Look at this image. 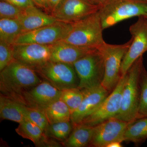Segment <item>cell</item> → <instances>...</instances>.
<instances>
[{
  "instance_id": "obj_9",
  "label": "cell",
  "mask_w": 147,
  "mask_h": 147,
  "mask_svg": "<svg viewBox=\"0 0 147 147\" xmlns=\"http://www.w3.org/2000/svg\"><path fill=\"white\" fill-rule=\"evenodd\" d=\"M127 78V72L125 75L121 76L115 88L98 108L80 123L95 126L109 119L116 117L120 110L123 90Z\"/></svg>"
},
{
  "instance_id": "obj_24",
  "label": "cell",
  "mask_w": 147,
  "mask_h": 147,
  "mask_svg": "<svg viewBox=\"0 0 147 147\" xmlns=\"http://www.w3.org/2000/svg\"><path fill=\"white\" fill-rule=\"evenodd\" d=\"M73 129L71 121L49 124L44 134L47 137L62 143L68 138Z\"/></svg>"
},
{
  "instance_id": "obj_32",
  "label": "cell",
  "mask_w": 147,
  "mask_h": 147,
  "mask_svg": "<svg viewBox=\"0 0 147 147\" xmlns=\"http://www.w3.org/2000/svg\"><path fill=\"white\" fill-rule=\"evenodd\" d=\"M34 5L42 9L45 11L50 12L48 0H32Z\"/></svg>"
},
{
  "instance_id": "obj_16",
  "label": "cell",
  "mask_w": 147,
  "mask_h": 147,
  "mask_svg": "<svg viewBox=\"0 0 147 147\" xmlns=\"http://www.w3.org/2000/svg\"><path fill=\"white\" fill-rule=\"evenodd\" d=\"M50 61L72 65L81 59L98 49L79 47L60 41L50 45Z\"/></svg>"
},
{
  "instance_id": "obj_25",
  "label": "cell",
  "mask_w": 147,
  "mask_h": 147,
  "mask_svg": "<svg viewBox=\"0 0 147 147\" xmlns=\"http://www.w3.org/2000/svg\"><path fill=\"white\" fill-rule=\"evenodd\" d=\"M84 97L83 91L74 88L62 91L60 99L68 106L71 115L79 108Z\"/></svg>"
},
{
  "instance_id": "obj_5",
  "label": "cell",
  "mask_w": 147,
  "mask_h": 147,
  "mask_svg": "<svg viewBox=\"0 0 147 147\" xmlns=\"http://www.w3.org/2000/svg\"><path fill=\"white\" fill-rule=\"evenodd\" d=\"M73 65L79 79V89H89L101 85L105 66L103 55L100 50L97 49L86 55Z\"/></svg>"
},
{
  "instance_id": "obj_30",
  "label": "cell",
  "mask_w": 147,
  "mask_h": 147,
  "mask_svg": "<svg viewBox=\"0 0 147 147\" xmlns=\"http://www.w3.org/2000/svg\"><path fill=\"white\" fill-rule=\"evenodd\" d=\"M55 139L45 135L36 145L38 147H60L63 146L61 143L58 142Z\"/></svg>"
},
{
  "instance_id": "obj_21",
  "label": "cell",
  "mask_w": 147,
  "mask_h": 147,
  "mask_svg": "<svg viewBox=\"0 0 147 147\" xmlns=\"http://www.w3.org/2000/svg\"><path fill=\"white\" fill-rule=\"evenodd\" d=\"M43 111L49 124L71 121L70 110L60 99L51 103Z\"/></svg>"
},
{
  "instance_id": "obj_15",
  "label": "cell",
  "mask_w": 147,
  "mask_h": 147,
  "mask_svg": "<svg viewBox=\"0 0 147 147\" xmlns=\"http://www.w3.org/2000/svg\"><path fill=\"white\" fill-rule=\"evenodd\" d=\"M82 90L84 97L82 103L71 115V122L73 125L80 123L94 112L110 93L101 85Z\"/></svg>"
},
{
  "instance_id": "obj_23",
  "label": "cell",
  "mask_w": 147,
  "mask_h": 147,
  "mask_svg": "<svg viewBox=\"0 0 147 147\" xmlns=\"http://www.w3.org/2000/svg\"><path fill=\"white\" fill-rule=\"evenodd\" d=\"M18 124L15 129L16 133L24 139L30 140L35 146L45 136L41 129L27 119Z\"/></svg>"
},
{
  "instance_id": "obj_35",
  "label": "cell",
  "mask_w": 147,
  "mask_h": 147,
  "mask_svg": "<svg viewBox=\"0 0 147 147\" xmlns=\"http://www.w3.org/2000/svg\"><path fill=\"white\" fill-rule=\"evenodd\" d=\"M92 2L101 6L107 0H90Z\"/></svg>"
},
{
  "instance_id": "obj_17",
  "label": "cell",
  "mask_w": 147,
  "mask_h": 147,
  "mask_svg": "<svg viewBox=\"0 0 147 147\" xmlns=\"http://www.w3.org/2000/svg\"><path fill=\"white\" fill-rule=\"evenodd\" d=\"M17 19L21 24L22 33L51 25L59 21L51 14L44 13L34 5L24 9Z\"/></svg>"
},
{
  "instance_id": "obj_37",
  "label": "cell",
  "mask_w": 147,
  "mask_h": 147,
  "mask_svg": "<svg viewBox=\"0 0 147 147\" xmlns=\"http://www.w3.org/2000/svg\"><path fill=\"white\" fill-rule=\"evenodd\" d=\"M145 17H146V18H147V11H146V15H145Z\"/></svg>"
},
{
  "instance_id": "obj_12",
  "label": "cell",
  "mask_w": 147,
  "mask_h": 147,
  "mask_svg": "<svg viewBox=\"0 0 147 147\" xmlns=\"http://www.w3.org/2000/svg\"><path fill=\"white\" fill-rule=\"evenodd\" d=\"M100 8L90 0H63L51 14L59 21L73 24L98 12Z\"/></svg>"
},
{
  "instance_id": "obj_3",
  "label": "cell",
  "mask_w": 147,
  "mask_h": 147,
  "mask_svg": "<svg viewBox=\"0 0 147 147\" xmlns=\"http://www.w3.org/2000/svg\"><path fill=\"white\" fill-rule=\"evenodd\" d=\"M72 30L62 41L79 47L98 49L105 43L98 12L72 24Z\"/></svg>"
},
{
  "instance_id": "obj_36",
  "label": "cell",
  "mask_w": 147,
  "mask_h": 147,
  "mask_svg": "<svg viewBox=\"0 0 147 147\" xmlns=\"http://www.w3.org/2000/svg\"><path fill=\"white\" fill-rule=\"evenodd\" d=\"M142 1L145 3H146L147 5V0H142Z\"/></svg>"
},
{
  "instance_id": "obj_19",
  "label": "cell",
  "mask_w": 147,
  "mask_h": 147,
  "mask_svg": "<svg viewBox=\"0 0 147 147\" xmlns=\"http://www.w3.org/2000/svg\"><path fill=\"white\" fill-rule=\"evenodd\" d=\"M22 105L16 100L0 94V117L19 123L26 119Z\"/></svg>"
},
{
  "instance_id": "obj_13",
  "label": "cell",
  "mask_w": 147,
  "mask_h": 147,
  "mask_svg": "<svg viewBox=\"0 0 147 147\" xmlns=\"http://www.w3.org/2000/svg\"><path fill=\"white\" fill-rule=\"evenodd\" d=\"M13 53L14 59L35 70L50 61L51 47L36 43L14 44Z\"/></svg>"
},
{
  "instance_id": "obj_6",
  "label": "cell",
  "mask_w": 147,
  "mask_h": 147,
  "mask_svg": "<svg viewBox=\"0 0 147 147\" xmlns=\"http://www.w3.org/2000/svg\"><path fill=\"white\" fill-rule=\"evenodd\" d=\"M132 39L121 45H111L105 42L98 48L103 55L105 72L101 85L110 93L118 84L121 77L122 62L131 45Z\"/></svg>"
},
{
  "instance_id": "obj_2",
  "label": "cell",
  "mask_w": 147,
  "mask_h": 147,
  "mask_svg": "<svg viewBox=\"0 0 147 147\" xmlns=\"http://www.w3.org/2000/svg\"><path fill=\"white\" fill-rule=\"evenodd\" d=\"M144 67L142 56L127 71V78L122 95L120 110L115 117L129 123L136 120L140 100V76Z\"/></svg>"
},
{
  "instance_id": "obj_18",
  "label": "cell",
  "mask_w": 147,
  "mask_h": 147,
  "mask_svg": "<svg viewBox=\"0 0 147 147\" xmlns=\"http://www.w3.org/2000/svg\"><path fill=\"white\" fill-rule=\"evenodd\" d=\"M73 125V129L69 137L61 143L66 147H89L92 139L94 126L83 123Z\"/></svg>"
},
{
  "instance_id": "obj_29",
  "label": "cell",
  "mask_w": 147,
  "mask_h": 147,
  "mask_svg": "<svg viewBox=\"0 0 147 147\" xmlns=\"http://www.w3.org/2000/svg\"><path fill=\"white\" fill-rule=\"evenodd\" d=\"M13 60V45L0 41V71Z\"/></svg>"
},
{
  "instance_id": "obj_20",
  "label": "cell",
  "mask_w": 147,
  "mask_h": 147,
  "mask_svg": "<svg viewBox=\"0 0 147 147\" xmlns=\"http://www.w3.org/2000/svg\"><path fill=\"white\" fill-rule=\"evenodd\" d=\"M147 139V117L138 119L130 123L123 135V142L135 144L143 143Z\"/></svg>"
},
{
  "instance_id": "obj_31",
  "label": "cell",
  "mask_w": 147,
  "mask_h": 147,
  "mask_svg": "<svg viewBox=\"0 0 147 147\" xmlns=\"http://www.w3.org/2000/svg\"><path fill=\"white\" fill-rule=\"evenodd\" d=\"M25 9L34 5L32 0H3Z\"/></svg>"
},
{
  "instance_id": "obj_28",
  "label": "cell",
  "mask_w": 147,
  "mask_h": 147,
  "mask_svg": "<svg viewBox=\"0 0 147 147\" xmlns=\"http://www.w3.org/2000/svg\"><path fill=\"white\" fill-rule=\"evenodd\" d=\"M24 10L8 2L1 0L0 18L18 19Z\"/></svg>"
},
{
  "instance_id": "obj_26",
  "label": "cell",
  "mask_w": 147,
  "mask_h": 147,
  "mask_svg": "<svg viewBox=\"0 0 147 147\" xmlns=\"http://www.w3.org/2000/svg\"><path fill=\"white\" fill-rule=\"evenodd\" d=\"M22 108L25 118L39 127L44 133L49 123L44 111L23 105Z\"/></svg>"
},
{
  "instance_id": "obj_34",
  "label": "cell",
  "mask_w": 147,
  "mask_h": 147,
  "mask_svg": "<svg viewBox=\"0 0 147 147\" xmlns=\"http://www.w3.org/2000/svg\"><path fill=\"white\" fill-rule=\"evenodd\" d=\"M121 143V142L119 141H115L110 143L107 147H122Z\"/></svg>"
},
{
  "instance_id": "obj_7",
  "label": "cell",
  "mask_w": 147,
  "mask_h": 147,
  "mask_svg": "<svg viewBox=\"0 0 147 147\" xmlns=\"http://www.w3.org/2000/svg\"><path fill=\"white\" fill-rule=\"evenodd\" d=\"M35 71L42 80L60 90L79 86V79L72 65L49 61Z\"/></svg>"
},
{
  "instance_id": "obj_1",
  "label": "cell",
  "mask_w": 147,
  "mask_h": 147,
  "mask_svg": "<svg viewBox=\"0 0 147 147\" xmlns=\"http://www.w3.org/2000/svg\"><path fill=\"white\" fill-rule=\"evenodd\" d=\"M33 69L14 59L0 73V94L15 100L42 82Z\"/></svg>"
},
{
  "instance_id": "obj_10",
  "label": "cell",
  "mask_w": 147,
  "mask_h": 147,
  "mask_svg": "<svg viewBox=\"0 0 147 147\" xmlns=\"http://www.w3.org/2000/svg\"><path fill=\"white\" fill-rule=\"evenodd\" d=\"M132 41L124 57L121 72V76L127 73L137 59L147 51V18L138 17L137 22L129 27Z\"/></svg>"
},
{
  "instance_id": "obj_33",
  "label": "cell",
  "mask_w": 147,
  "mask_h": 147,
  "mask_svg": "<svg viewBox=\"0 0 147 147\" xmlns=\"http://www.w3.org/2000/svg\"><path fill=\"white\" fill-rule=\"evenodd\" d=\"M63 0H48L50 13H52L59 6Z\"/></svg>"
},
{
  "instance_id": "obj_11",
  "label": "cell",
  "mask_w": 147,
  "mask_h": 147,
  "mask_svg": "<svg viewBox=\"0 0 147 147\" xmlns=\"http://www.w3.org/2000/svg\"><path fill=\"white\" fill-rule=\"evenodd\" d=\"M61 92L42 80L41 83L25 92L15 100L24 106L43 110L51 103L60 99Z\"/></svg>"
},
{
  "instance_id": "obj_8",
  "label": "cell",
  "mask_w": 147,
  "mask_h": 147,
  "mask_svg": "<svg viewBox=\"0 0 147 147\" xmlns=\"http://www.w3.org/2000/svg\"><path fill=\"white\" fill-rule=\"evenodd\" d=\"M72 26L71 23L58 21L51 25L23 33L17 38L14 44L53 45L63 40L71 32Z\"/></svg>"
},
{
  "instance_id": "obj_14",
  "label": "cell",
  "mask_w": 147,
  "mask_h": 147,
  "mask_svg": "<svg viewBox=\"0 0 147 147\" xmlns=\"http://www.w3.org/2000/svg\"><path fill=\"white\" fill-rule=\"evenodd\" d=\"M130 123L113 117L95 126L89 147H107L112 142H123L125 131Z\"/></svg>"
},
{
  "instance_id": "obj_22",
  "label": "cell",
  "mask_w": 147,
  "mask_h": 147,
  "mask_svg": "<svg viewBox=\"0 0 147 147\" xmlns=\"http://www.w3.org/2000/svg\"><path fill=\"white\" fill-rule=\"evenodd\" d=\"M22 33L21 24L18 19L1 18L0 41L13 45L17 38Z\"/></svg>"
},
{
  "instance_id": "obj_4",
  "label": "cell",
  "mask_w": 147,
  "mask_h": 147,
  "mask_svg": "<svg viewBox=\"0 0 147 147\" xmlns=\"http://www.w3.org/2000/svg\"><path fill=\"white\" fill-rule=\"evenodd\" d=\"M147 10L142 0H107L98 13L104 30L128 18L145 16Z\"/></svg>"
},
{
  "instance_id": "obj_27",
  "label": "cell",
  "mask_w": 147,
  "mask_h": 147,
  "mask_svg": "<svg viewBox=\"0 0 147 147\" xmlns=\"http://www.w3.org/2000/svg\"><path fill=\"white\" fill-rule=\"evenodd\" d=\"M140 95L136 120L147 117V71L143 67L140 79Z\"/></svg>"
}]
</instances>
